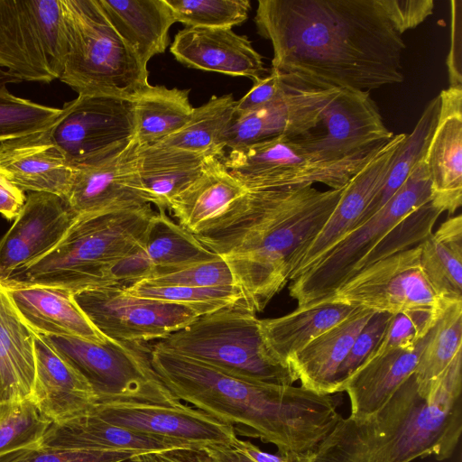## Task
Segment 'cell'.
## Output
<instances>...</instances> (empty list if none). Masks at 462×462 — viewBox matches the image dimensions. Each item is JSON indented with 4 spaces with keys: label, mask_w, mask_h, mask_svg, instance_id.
I'll list each match as a JSON object with an SVG mask.
<instances>
[{
    "label": "cell",
    "mask_w": 462,
    "mask_h": 462,
    "mask_svg": "<svg viewBox=\"0 0 462 462\" xmlns=\"http://www.w3.org/2000/svg\"><path fill=\"white\" fill-rule=\"evenodd\" d=\"M125 289L134 296L184 306L199 317L245 300L239 287L199 288L139 281L125 286Z\"/></svg>",
    "instance_id": "cell-40"
},
{
    "label": "cell",
    "mask_w": 462,
    "mask_h": 462,
    "mask_svg": "<svg viewBox=\"0 0 462 462\" xmlns=\"http://www.w3.org/2000/svg\"><path fill=\"white\" fill-rule=\"evenodd\" d=\"M66 58L59 80L78 95L133 99L149 71L112 26L97 0H60Z\"/></svg>",
    "instance_id": "cell-6"
},
{
    "label": "cell",
    "mask_w": 462,
    "mask_h": 462,
    "mask_svg": "<svg viewBox=\"0 0 462 462\" xmlns=\"http://www.w3.org/2000/svg\"><path fill=\"white\" fill-rule=\"evenodd\" d=\"M392 314L375 312L356 337L336 374L332 393H342L346 380L377 346Z\"/></svg>",
    "instance_id": "cell-48"
},
{
    "label": "cell",
    "mask_w": 462,
    "mask_h": 462,
    "mask_svg": "<svg viewBox=\"0 0 462 462\" xmlns=\"http://www.w3.org/2000/svg\"><path fill=\"white\" fill-rule=\"evenodd\" d=\"M39 445L60 449L134 453L196 448L108 423L89 411L68 421L51 423Z\"/></svg>",
    "instance_id": "cell-28"
},
{
    "label": "cell",
    "mask_w": 462,
    "mask_h": 462,
    "mask_svg": "<svg viewBox=\"0 0 462 462\" xmlns=\"http://www.w3.org/2000/svg\"><path fill=\"white\" fill-rule=\"evenodd\" d=\"M336 88H300L248 113L235 116L220 140L223 151L278 136H299L320 120Z\"/></svg>",
    "instance_id": "cell-17"
},
{
    "label": "cell",
    "mask_w": 462,
    "mask_h": 462,
    "mask_svg": "<svg viewBox=\"0 0 462 462\" xmlns=\"http://www.w3.org/2000/svg\"><path fill=\"white\" fill-rule=\"evenodd\" d=\"M462 351L428 396L413 374L376 412L341 418L310 453V462H411L449 458L462 433Z\"/></svg>",
    "instance_id": "cell-4"
},
{
    "label": "cell",
    "mask_w": 462,
    "mask_h": 462,
    "mask_svg": "<svg viewBox=\"0 0 462 462\" xmlns=\"http://www.w3.org/2000/svg\"><path fill=\"white\" fill-rule=\"evenodd\" d=\"M442 213L431 201L415 209L357 263L352 276L383 258L422 243Z\"/></svg>",
    "instance_id": "cell-42"
},
{
    "label": "cell",
    "mask_w": 462,
    "mask_h": 462,
    "mask_svg": "<svg viewBox=\"0 0 462 462\" xmlns=\"http://www.w3.org/2000/svg\"><path fill=\"white\" fill-rule=\"evenodd\" d=\"M76 217L64 198L30 192L14 224L0 239V282L14 269L52 250Z\"/></svg>",
    "instance_id": "cell-21"
},
{
    "label": "cell",
    "mask_w": 462,
    "mask_h": 462,
    "mask_svg": "<svg viewBox=\"0 0 462 462\" xmlns=\"http://www.w3.org/2000/svg\"><path fill=\"white\" fill-rule=\"evenodd\" d=\"M39 335L88 381L97 403H182L160 380L151 363V347L143 343Z\"/></svg>",
    "instance_id": "cell-9"
},
{
    "label": "cell",
    "mask_w": 462,
    "mask_h": 462,
    "mask_svg": "<svg viewBox=\"0 0 462 462\" xmlns=\"http://www.w3.org/2000/svg\"><path fill=\"white\" fill-rule=\"evenodd\" d=\"M135 454L127 451L72 450L40 445L0 455V462H124Z\"/></svg>",
    "instance_id": "cell-47"
},
{
    "label": "cell",
    "mask_w": 462,
    "mask_h": 462,
    "mask_svg": "<svg viewBox=\"0 0 462 462\" xmlns=\"http://www.w3.org/2000/svg\"><path fill=\"white\" fill-rule=\"evenodd\" d=\"M138 148L135 137L119 154L74 168L65 199L77 217L150 204L139 175Z\"/></svg>",
    "instance_id": "cell-19"
},
{
    "label": "cell",
    "mask_w": 462,
    "mask_h": 462,
    "mask_svg": "<svg viewBox=\"0 0 462 462\" xmlns=\"http://www.w3.org/2000/svg\"><path fill=\"white\" fill-rule=\"evenodd\" d=\"M374 313L358 309L294 354L288 364L300 385L319 393L333 394L338 368L356 337Z\"/></svg>",
    "instance_id": "cell-30"
},
{
    "label": "cell",
    "mask_w": 462,
    "mask_h": 462,
    "mask_svg": "<svg viewBox=\"0 0 462 462\" xmlns=\"http://www.w3.org/2000/svg\"><path fill=\"white\" fill-rule=\"evenodd\" d=\"M60 108L47 106L9 92L0 94V143L50 126Z\"/></svg>",
    "instance_id": "cell-44"
},
{
    "label": "cell",
    "mask_w": 462,
    "mask_h": 462,
    "mask_svg": "<svg viewBox=\"0 0 462 462\" xmlns=\"http://www.w3.org/2000/svg\"><path fill=\"white\" fill-rule=\"evenodd\" d=\"M439 96V117L424 162L431 203L453 215L462 204V86H449Z\"/></svg>",
    "instance_id": "cell-22"
},
{
    "label": "cell",
    "mask_w": 462,
    "mask_h": 462,
    "mask_svg": "<svg viewBox=\"0 0 462 462\" xmlns=\"http://www.w3.org/2000/svg\"><path fill=\"white\" fill-rule=\"evenodd\" d=\"M202 448L214 462H293V455L268 453L251 441L238 438L228 443L207 445Z\"/></svg>",
    "instance_id": "cell-50"
},
{
    "label": "cell",
    "mask_w": 462,
    "mask_h": 462,
    "mask_svg": "<svg viewBox=\"0 0 462 462\" xmlns=\"http://www.w3.org/2000/svg\"><path fill=\"white\" fill-rule=\"evenodd\" d=\"M175 22L187 27L230 28L242 24L251 9L249 0H165Z\"/></svg>",
    "instance_id": "cell-43"
},
{
    "label": "cell",
    "mask_w": 462,
    "mask_h": 462,
    "mask_svg": "<svg viewBox=\"0 0 462 462\" xmlns=\"http://www.w3.org/2000/svg\"><path fill=\"white\" fill-rule=\"evenodd\" d=\"M25 200L24 191L11 182L0 171V214L7 219H14L20 213Z\"/></svg>",
    "instance_id": "cell-54"
},
{
    "label": "cell",
    "mask_w": 462,
    "mask_h": 462,
    "mask_svg": "<svg viewBox=\"0 0 462 462\" xmlns=\"http://www.w3.org/2000/svg\"><path fill=\"white\" fill-rule=\"evenodd\" d=\"M131 462H214L202 448H179L154 452L138 453Z\"/></svg>",
    "instance_id": "cell-53"
},
{
    "label": "cell",
    "mask_w": 462,
    "mask_h": 462,
    "mask_svg": "<svg viewBox=\"0 0 462 462\" xmlns=\"http://www.w3.org/2000/svg\"><path fill=\"white\" fill-rule=\"evenodd\" d=\"M189 91L150 84L135 95V137L141 146L158 143L189 122L195 109Z\"/></svg>",
    "instance_id": "cell-36"
},
{
    "label": "cell",
    "mask_w": 462,
    "mask_h": 462,
    "mask_svg": "<svg viewBox=\"0 0 462 462\" xmlns=\"http://www.w3.org/2000/svg\"><path fill=\"white\" fill-rule=\"evenodd\" d=\"M17 82H20L17 78L8 73L6 70L0 69V94L9 92L7 86Z\"/></svg>",
    "instance_id": "cell-55"
},
{
    "label": "cell",
    "mask_w": 462,
    "mask_h": 462,
    "mask_svg": "<svg viewBox=\"0 0 462 462\" xmlns=\"http://www.w3.org/2000/svg\"><path fill=\"white\" fill-rule=\"evenodd\" d=\"M66 51L60 0H0V69L20 81L51 83Z\"/></svg>",
    "instance_id": "cell-11"
},
{
    "label": "cell",
    "mask_w": 462,
    "mask_h": 462,
    "mask_svg": "<svg viewBox=\"0 0 462 462\" xmlns=\"http://www.w3.org/2000/svg\"><path fill=\"white\" fill-rule=\"evenodd\" d=\"M154 213L146 204L78 216L52 250L14 269L0 284L54 286L74 293L111 285L112 270L138 248Z\"/></svg>",
    "instance_id": "cell-5"
},
{
    "label": "cell",
    "mask_w": 462,
    "mask_h": 462,
    "mask_svg": "<svg viewBox=\"0 0 462 462\" xmlns=\"http://www.w3.org/2000/svg\"><path fill=\"white\" fill-rule=\"evenodd\" d=\"M462 351V300L443 301L413 376L419 392L428 396L434 382Z\"/></svg>",
    "instance_id": "cell-38"
},
{
    "label": "cell",
    "mask_w": 462,
    "mask_h": 462,
    "mask_svg": "<svg viewBox=\"0 0 462 462\" xmlns=\"http://www.w3.org/2000/svg\"><path fill=\"white\" fill-rule=\"evenodd\" d=\"M344 188L247 190L208 229L195 236L227 263L257 313L290 282L293 259L322 228Z\"/></svg>",
    "instance_id": "cell-3"
},
{
    "label": "cell",
    "mask_w": 462,
    "mask_h": 462,
    "mask_svg": "<svg viewBox=\"0 0 462 462\" xmlns=\"http://www.w3.org/2000/svg\"><path fill=\"white\" fill-rule=\"evenodd\" d=\"M247 192L227 171L222 158L208 155L201 175L177 195L168 209L178 224L199 235L208 229Z\"/></svg>",
    "instance_id": "cell-29"
},
{
    "label": "cell",
    "mask_w": 462,
    "mask_h": 462,
    "mask_svg": "<svg viewBox=\"0 0 462 462\" xmlns=\"http://www.w3.org/2000/svg\"><path fill=\"white\" fill-rule=\"evenodd\" d=\"M74 299L105 337L122 341H158L199 317L179 304L131 295L117 284L85 289Z\"/></svg>",
    "instance_id": "cell-13"
},
{
    "label": "cell",
    "mask_w": 462,
    "mask_h": 462,
    "mask_svg": "<svg viewBox=\"0 0 462 462\" xmlns=\"http://www.w3.org/2000/svg\"><path fill=\"white\" fill-rule=\"evenodd\" d=\"M382 147L343 160L327 161L302 147L294 137L278 136L231 149L222 157V162L246 190L315 183L339 189Z\"/></svg>",
    "instance_id": "cell-10"
},
{
    "label": "cell",
    "mask_w": 462,
    "mask_h": 462,
    "mask_svg": "<svg viewBox=\"0 0 462 462\" xmlns=\"http://www.w3.org/2000/svg\"><path fill=\"white\" fill-rule=\"evenodd\" d=\"M305 86L308 85L299 79L271 69L268 75L255 80L252 88L243 97L236 100L235 116L259 108Z\"/></svg>",
    "instance_id": "cell-49"
},
{
    "label": "cell",
    "mask_w": 462,
    "mask_h": 462,
    "mask_svg": "<svg viewBox=\"0 0 462 462\" xmlns=\"http://www.w3.org/2000/svg\"><path fill=\"white\" fill-rule=\"evenodd\" d=\"M119 36L148 65L169 45V32L176 23L165 0H97Z\"/></svg>",
    "instance_id": "cell-32"
},
{
    "label": "cell",
    "mask_w": 462,
    "mask_h": 462,
    "mask_svg": "<svg viewBox=\"0 0 462 462\" xmlns=\"http://www.w3.org/2000/svg\"><path fill=\"white\" fill-rule=\"evenodd\" d=\"M407 134H397L347 182L319 233L300 251L291 266L290 282L353 230L386 177Z\"/></svg>",
    "instance_id": "cell-20"
},
{
    "label": "cell",
    "mask_w": 462,
    "mask_h": 462,
    "mask_svg": "<svg viewBox=\"0 0 462 462\" xmlns=\"http://www.w3.org/2000/svg\"><path fill=\"white\" fill-rule=\"evenodd\" d=\"M396 32L417 27L434 11L432 0H376Z\"/></svg>",
    "instance_id": "cell-51"
},
{
    "label": "cell",
    "mask_w": 462,
    "mask_h": 462,
    "mask_svg": "<svg viewBox=\"0 0 462 462\" xmlns=\"http://www.w3.org/2000/svg\"><path fill=\"white\" fill-rule=\"evenodd\" d=\"M5 289L21 318L35 333L97 343L106 339L79 308L69 290L44 285Z\"/></svg>",
    "instance_id": "cell-26"
},
{
    "label": "cell",
    "mask_w": 462,
    "mask_h": 462,
    "mask_svg": "<svg viewBox=\"0 0 462 462\" xmlns=\"http://www.w3.org/2000/svg\"><path fill=\"white\" fill-rule=\"evenodd\" d=\"M272 69L317 88L368 92L404 80L406 48L376 0H259Z\"/></svg>",
    "instance_id": "cell-1"
},
{
    "label": "cell",
    "mask_w": 462,
    "mask_h": 462,
    "mask_svg": "<svg viewBox=\"0 0 462 462\" xmlns=\"http://www.w3.org/2000/svg\"><path fill=\"white\" fill-rule=\"evenodd\" d=\"M357 310L330 298L313 301L283 316L261 319L262 333L272 352L289 365L294 354Z\"/></svg>",
    "instance_id": "cell-33"
},
{
    "label": "cell",
    "mask_w": 462,
    "mask_h": 462,
    "mask_svg": "<svg viewBox=\"0 0 462 462\" xmlns=\"http://www.w3.org/2000/svg\"><path fill=\"white\" fill-rule=\"evenodd\" d=\"M155 345L237 377L282 385L297 381L266 344L261 319L245 300L199 316Z\"/></svg>",
    "instance_id": "cell-7"
},
{
    "label": "cell",
    "mask_w": 462,
    "mask_h": 462,
    "mask_svg": "<svg viewBox=\"0 0 462 462\" xmlns=\"http://www.w3.org/2000/svg\"><path fill=\"white\" fill-rule=\"evenodd\" d=\"M451 5L450 49L447 67L450 86H462L461 75V11L462 2L453 0Z\"/></svg>",
    "instance_id": "cell-52"
},
{
    "label": "cell",
    "mask_w": 462,
    "mask_h": 462,
    "mask_svg": "<svg viewBox=\"0 0 462 462\" xmlns=\"http://www.w3.org/2000/svg\"><path fill=\"white\" fill-rule=\"evenodd\" d=\"M170 51L189 68L245 77L253 82L268 71L248 37L230 28L186 27L176 33Z\"/></svg>",
    "instance_id": "cell-23"
},
{
    "label": "cell",
    "mask_w": 462,
    "mask_h": 462,
    "mask_svg": "<svg viewBox=\"0 0 462 462\" xmlns=\"http://www.w3.org/2000/svg\"><path fill=\"white\" fill-rule=\"evenodd\" d=\"M430 200V180L423 158L380 210L291 281V297L298 306L330 298L372 248L411 212Z\"/></svg>",
    "instance_id": "cell-8"
},
{
    "label": "cell",
    "mask_w": 462,
    "mask_h": 462,
    "mask_svg": "<svg viewBox=\"0 0 462 462\" xmlns=\"http://www.w3.org/2000/svg\"><path fill=\"white\" fill-rule=\"evenodd\" d=\"M393 136L370 93L340 89L317 125L294 138L322 159L338 161L374 152Z\"/></svg>",
    "instance_id": "cell-15"
},
{
    "label": "cell",
    "mask_w": 462,
    "mask_h": 462,
    "mask_svg": "<svg viewBox=\"0 0 462 462\" xmlns=\"http://www.w3.org/2000/svg\"><path fill=\"white\" fill-rule=\"evenodd\" d=\"M89 411L108 423L196 448L238 438L232 425L184 403L114 402L97 403Z\"/></svg>",
    "instance_id": "cell-16"
},
{
    "label": "cell",
    "mask_w": 462,
    "mask_h": 462,
    "mask_svg": "<svg viewBox=\"0 0 462 462\" xmlns=\"http://www.w3.org/2000/svg\"><path fill=\"white\" fill-rule=\"evenodd\" d=\"M217 257L164 209H159L138 248L112 270L111 280L113 284L126 286Z\"/></svg>",
    "instance_id": "cell-18"
},
{
    "label": "cell",
    "mask_w": 462,
    "mask_h": 462,
    "mask_svg": "<svg viewBox=\"0 0 462 462\" xmlns=\"http://www.w3.org/2000/svg\"><path fill=\"white\" fill-rule=\"evenodd\" d=\"M236 105L232 94L214 96L195 107L192 116L180 130L156 144L222 158L225 151L220 147V140L235 116Z\"/></svg>",
    "instance_id": "cell-37"
},
{
    "label": "cell",
    "mask_w": 462,
    "mask_h": 462,
    "mask_svg": "<svg viewBox=\"0 0 462 462\" xmlns=\"http://www.w3.org/2000/svg\"><path fill=\"white\" fill-rule=\"evenodd\" d=\"M162 285H181L199 288L238 287L227 263L217 258L196 263L183 269L142 280Z\"/></svg>",
    "instance_id": "cell-46"
},
{
    "label": "cell",
    "mask_w": 462,
    "mask_h": 462,
    "mask_svg": "<svg viewBox=\"0 0 462 462\" xmlns=\"http://www.w3.org/2000/svg\"><path fill=\"white\" fill-rule=\"evenodd\" d=\"M439 105V95L427 104L412 132L407 134L399 147L380 189L373 197L356 227L384 206L402 187L415 166L425 157L437 125Z\"/></svg>",
    "instance_id": "cell-39"
},
{
    "label": "cell",
    "mask_w": 462,
    "mask_h": 462,
    "mask_svg": "<svg viewBox=\"0 0 462 462\" xmlns=\"http://www.w3.org/2000/svg\"><path fill=\"white\" fill-rule=\"evenodd\" d=\"M330 299L355 308L389 314L439 309L443 302L423 273L420 244L358 271L339 286Z\"/></svg>",
    "instance_id": "cell-14"
},
{
    "label": "cell",
    "mask_w": 462,
    "mask_h": 462,
    "mask_svg": "<svg viewBox=\"0 0 462 462\" xmlns=\"http://www.w3.org/2000/svg\"><path fill=\"white\" fill-rule=\"evenodd\" d=\"M208 156L171 146L139 144L138 171L149 203L168 209L170 202L201 175Z\"/></svg>",
    "instance_id": "cell-34"
},
{
    "label": "cell",
    "mask_w": 462,
    "mask_h": 462,
    "mask_svg": "<svg viewBox=\"0 0 462 462\" xmlns=\"http://www.w3.org/2000/svg\"><path fill=\"white\" fill-rule=\"evenodd\" d=\"M35 378L32 393L40 411L52 423L88 412L97 403L88 381L35 333Z\"/></svg>",
    "instance_id": "cell-25"
},
{
    "label": "cell",
    "mask_w": 462,
    "mask_h": 462,
    "mask_svg": "<svg viewBox=\"0 0 462 462\" xmlns=\"http://www.w3.org/2000/svg\"><path fill=\"white\" fill-rule=\"evenodd\" d=\"M51 423L32 398L0 403V455L39 445Z\"/></svg>",
    "instance_id": "cell-41"
},
{
    "label": "cell",
    "mask_w": 462,
    "mask_h": 462,
    "mask_svg": "<svg viewBox=\"0 0 462 462\" xmlns=\"http://www.w3.org/2000/svg\"><path fill=\"white\" fill-rule=\"evenodd\" d=\"M150 356L178 401L232 425L236 433L274 445L283 455L312 452L342 418L338 393L237 377L155 344Z\"/></svg>",
    "instance_id": "cell-2"
},
{
    "label": "cell",
    "mask_w": 462,
    "mask_h": 462,
    "mask_svg": "<svg viewBox=\"0 0 462 462\" xmlns=\"http://www.w3.org/2000/svg\"><path fill=\"white\" fill-rule=\"evenodd\" d=\"M293 462H310L309 454L293 455Z\"/></svg>",
    "instance_id": "cell-56"
},
{
    "label": "cell",
    "mask_w": 462,
    "mask_h": 462,
    "mask_svg": "<svg viewBox=\"0 0 462 462\" xmlns=\"http://www.w3.org/2000/svg\"><path fill=\"white\" fill-rule=\"evenodd\" d=\"M431 330L413 347L397 348L367 358L353 373L342 388V392H346L349 397L350 416L367 417L391 399L413 374Z\"/></svg>",
    "instance_id": "cell-27"
},
{
    "label": "cell",
    "mask_w": 462,
    "mask_h": 462,
    "mask_svg": "<svg viewBox=\"0 0 462 462\" xmlns=\"http://www.w3.org/2000/svg\"><path fill=\"white\" fill-rule=\"evenodd\" d=\"M420 264L438 298L462 300V216L450 217L420 243Z\"/></svg>",
    "instance_id": "cell-35"
},
{
    "label": "cell",
    "mask_w": 462,
    "mask_h": 462,
    "mask_svg": "<svg viewBox=\"0 0 462 462\" xmlns=\"http://www.w3.org/2000/svg\"><path fill=\"white\" fill-rule=\"evenodd\" d=\"M50 134L73 168L108 160L135 139L133 99L113 95H78L60 108L50 126Z\"/></svg>",
    "instance_id": "cell-12"
},
{
    "label": "cell",
    "mask_w": 462,
    "mask_h": 462,
    "mask_svg": "<svg viewBox=\"0 0 462 462\" xmlns=\"http://www.w3.org/2000/svg\"><path fill=\"white\" fill-rule=\"evenodd\" d=\"M441 306L439 309H416L392 314L380 342L367 358L393 349L416 346L435 325Z\"/></svg>",
    "instance_id": "cell-45"
},
{
    "label": "cell",
    "mask_w": 462,
    "mask_h": 462,
    "mask_svg": "<svg viewBox=\"0 0 462 462\" xmlns=\"http://www.w3.org/2000/svg\"><path fill=\"white\" fill-rule=\"evenodd\" d=\"M50 126L0 143V171L23 191L65 199L74 168L52 141Z\"/></svg>",
    "instance_id": "cell-24"
},
{
    "label": "cell",
    "mask_w": 462,
    "mask_h": 462,
    "mask_svg": "<svg viewBox=\"0 0 462 462\" xmlns=\"http://www.w3.org/2000/svg\"><path fill=\"white\" fill-rule=\"evenodd\" d=\"M35 332L0 284V403L31 398L35 378Z\"/></svg>",
    "instance_id": "cell-31"
}]
</instances>
